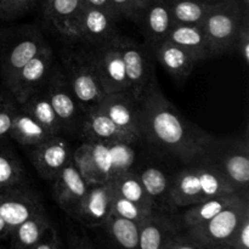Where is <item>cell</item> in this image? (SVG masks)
I'll use <instances>...</instances> for the list:
<instances>
[{
	"label": "cell",
	"mask_w": 249,
	"mask_h": 249,
	"mask_svg": "<svg viewBox=\"0 0 249 249\" xmlns=\"http://www.w3.org/2000/svg\"><path fill=\"white\" fill-rule=\"evenodd\" d=\"M99 107L118 128L135 140L142 138L140 102L136 101L128 91L106 94Z\"/></svg>",
	"instance_id": "obj_14"
},
{
	"label": "cell",
	"mask_w": 249,
	"mask_h": 249,
	"mask_svg": "<svg viewBox=\"0 0 249 249\" xmlns=\"http://www.w3.org/2000/svg\"><path fill=\"white\" fill-rule=\"evenodd\" d=\"M4 21V15H2V7H1V0H0V22Z\"/></svg>",
	"instance_id": "obj_46"
},
{
	"label": "cell",
	"mask_w": 249,
	"mask_h": 249,
	"mask_svg": "<svg viewBox=\"0 0 249 249\" xmlns=\"http://www.w3.org/2000/svg\"><path fill=\"white\" fill-rule=\"evenodd\" d=\"M5 33H6L5 29H1V31H0V49H1V43H2V39H4L5 36Z\"/></svg>",
	"instance_id": "obj_45"
},
{
	"label": "cell",
	"mask_w": 249,
	"mask_h": 249,
	"mask_svg": "<svg viewBox=\"0 0 249 249\" xmlns=\"http://www.w3.org/2000/svg\"><path fill=\"white\" fill-rule=\"evenodd\" d=\"M0 249H4V248H2V247H0Z\"/></svg>",
	"instance_id": "obj_47"
},
{
	"label": "cell",
	"mask_w": 249,
	"mask_h": 249,
	"mask_svg": "<svg viewBox=\"0 0 249 249\" xmlns=\"http://www.w3.org/2000/svg\"><path fill=\"white\" fill-rule=\"evenodd\" d=\"M165 249H203L201 246L197 245L195 241H192L189 236H182L181 233H178L165 247Z\"/></svg>",
	"instance_id": "obj_41"
},
{
	"label": "cell",
	"mask_w": 249,
	"mask_h": 249,
	"mask_svg": "<svg viewBox=\"0 0 249 249\" xmlns=\"http://www.w3.org/2000/svg\"><path fill=\"white\" fill-rule=\"evenodd\" d=\"M121 51L125 67L128 92L140 102L143 95L155 87V68L146 48L128 36H121Z\"/></svg>",
	"instance_id": "obj_9"
},
{
	"label": "cell",
	"mask_w": 249,
	"mask_h": 249,
	"mask_svg": "<svg viewBox=\"0 0 249 249\" xmlns=\"http://www.w3.org/2000/svg\"><path fill=\"white\" fill-rule=\"evenodd\" d=\"M112 214V185H91L73 213L74 218L87 228H101Z\"/></svg>",
	"instance_id": "obj_15"
},
{
	"label": "cell",
	"mask_w": 249,
	"mask_h": 249,
	"mask_svg": "<svg viewBox=\"0 0 249 249\" xmlns=\"http://www.w3.org/2000/svg\"><path fill=\"white\" fill-rule=\"evenodd\" d=\"M136 174H138L140 181L142 182L146 194L155 203L156 211L170 214L177 208L173 203L172 194H170L172 182H169L162 170L148 167Z\"/></svg>",
	"instance_id": "obj_25"
},
{
	"label": "cell",
	"mask_w": 249,
	"mask_h": 249,
	"mask_svg": "<svg viewBox=\"0 0 249 249\" xmlns=\"http://www.w3.org/2000/svg\"><path fill=\"white\" fill-rule=\"evenodd\" d=\"M55 201L63 212L72 216L80 201L89 190L90 185L85 181L74 160H72L63 167L60 174L55 178Z\"/></svg>",
	"instance_id": "obj_17"
},
{
	"label": "cell",
	"mask_w": 249,
	"mask_h": 249,
	"mask_svg": "<svg viewBox=\"0 0 249 249\" xmlns=\"http://www.w3.org/2000/svg\"><path fill=\"white\" fill-rule=\"evenodd\" d=\"M90 50L105 94L128 91L125 67L121 51V36L96 48H90Z\"/></svg>",
	"instance_id": "obj_10"
},
{
	"label": "cell",
	"mask_w": 249,
	"mask_h": 249,
	"mask_svg": "<svg viewBox=\"0 0 249 249\" xmlns=\"http://www.w3.org/2000/svg\"><path fill=\"white\" fill-rule=\"evenodd\" d=\"M63 73L83 114L100 106L105 97L90 48L68 51L62 56Z\"/></svg>",
	"instance_id": "obj_5"
},
{
	"label": "cell",
	"mask_w": 249,
	"mask_h": 249,
	"mask_svg": "<svg viewBox=\"0 0 249 249\" xmlns=\"http://www.w3.org/2000/svg\"><path fill=\"white\" fill-rule=\"evenodd\" d=\"M44 90L57 116L62 133L73 135L82 126L84 114L71 90L62 68L53 65Z\"/></svg>",
	"instance_id": "obj_8"
},
{
	"label": "cell",
	"mask_w": 249,
	"mask_h": 249,
	"mask_svg": "<svg viewBox=\"0 0 249 249\" xmlns=\"http://www.w3.org/2000/svg\"><path fill=\"white\" fill-rule=\"evenodd\" d=\"M70 143L61 135L53 136L38 147L32 148L34 168L43 179L55 180L66 164L72 160Z\"/></svg>",
	"instance_id": "obj_16"
},
{
	"label": "cell",
	"mask_w": 249,
	"mask_h": 249,
	"mask_svg": "<svg viewBox=\"0 0 249 249\" xmlns=\"http://www.w3.org/2000/svg\"><path fill=\"white\" fill-rule=\"evenodd\" d=\"M142 136L185 163H198L211 134L190 123L157 84L140 100Z\"/></svg>",
	"instance_id": "obj_1"
},
{
	"label": "cell",
	"mask_w": 249,
	"mask_h": 249,
	"mask_svg": "<svg viewBox=\"0 0 249 249\" xmlns=\"http://www.w3.org/2000/svg\"><path fill=\"white\" fill-rule=\"evenodd\" d=\"M53 67V51L49 45L41 49L14 77L6 88L18 105L44 88Z\"/></svg>",
	"instance_id": "obj_11"
},
{
	"label": "cell",
	"mask_w": 249,
	"mask_h": 249,
	"mask_svg": "<svg viewBox=\"0 0 249 249\" xmlns=\"http://www.w3.org/2000/svg\"><path fill=\"white\" fill-rule=\"evenodd\" d=\"M175 23L199 24L218 0H169Z\"/></svg>",
	"instance_id": "obj_31"
},
{
	"label": "cell",
	"mask_w": 249,
	"mask_h": 249,
	"mask_svg": "<svg viewBox=\"0 0 249 249\" xmlns=\"http://www.w3.org/2000/svg\"><path fill=\"white\" fill-rule=\"evenodd\" d=\"M83 0H45V14L53 28L66 39L74 40Z\"/></svg>",
	"instance_id": "obj_21"
},
{
	"label": "cell",
	"mask_w": 249,
	"mask_h": 249,
	"mask_svg": "<svg viewBox=\"0 0 249 249\" xmlns=\"http://www.w3.org/2000/svg\"><path fill=\"white\" fill-rule=\"evenodd\" d=\"M170 194L173 203L179 208L240 192L218 169L206 163H197L178 173L172 182Z\"/></svg>",
	"instance_id": "obj_2"
},
{
	"label": "cell",
	"mask_w": 249,
	"mask_h": 249,
	"mask_svg": "<svg viewBox=\"0 0 249 249\" xmlns=\"http://www.w3.org/2000/svg\"><path fill=\"white\" fill-rule=\"evenodd\" d=\"M68 249H96L87 233L70 228L68 231Z\"/></svg>",
	"instance_id": "obj_40"
},
{
	"label": "cell",
	"mask_w": 249,
	"mask_h": 249,
	"mask_svg": "<svg viewBox=\"0 0 249 249\" xmlns=\"http://www.w3.org/2000/svg\"><path fill=\"white\" fill-rule=\"evenodd\" d=\"M50 225L45 211L31 216L10 231V249H33Z\"/></svg>",
	"instance_id": "obj_26"
},
{
	"label": "cell",
	"mask_w": 249,
	"mask_h": 249,
	"mask_svg": "<svg viewBox=\"0 0 249 249\" xmlns=\"http://www.w3.org/2000/svg\"><path fill=\"white\" fill-rule=\"evenodd\" d=\"M119 36L116 28V18L102 10L84 5L74 31V40L96 48Z\"/></svg>",
	"instance_id": "obj_13"
},
{
	"label": "cell",
	"mask_w": 249,
	"mask_h": 249,
	"mask_svg": "<svg viewBox=\"0 0 249 249\" xmlns=\"http://www.w3.org/2000/svg\"><path fill=\"white\" fill-rule=\"evenodd\" d=\"M230 249H249V214L242 219L238 225L231 240Z\"/></svg>",
	"instance_id": "obj_37"
},
{
	"label": "cell",
	"mask_w": 249,
	"mask_h": 249,
	"mask_svg": "<svg viewBox=\"0 0 249 249\" xmlns=\"http://www.w3.org/2000/svg\"><path fill=\"white\" fill-rule=\"evenodd\" d=\"M10 235V228L6 225V223L4 221V219L0 215V240H4L7 238Z\"/></svg>",
	"instance_id": "obj_43"
},
{
	"label": "cell",
	"mask_w": 249,
	"mask_h": 249,
	"mask_svg": "<svg viewBox=\"0 0 249 249\" xmlns=\"http://www.w3.org/2000/svg\"><path fill=\"white\" fill-rule=\"evenodd\" d=\"M247 214L249 198L242 197L207 223L187 229V236L203 249H230L231 240Z\"/></svg>",
	"instance_id": "obj_6"
},
{
	"label": "cell",
	"mask_w": 249,
	"mask_h": 249,
	"mask_svg": "<svg viewBox=\"0 0 249 249\" xmlns=\"http://www.w3.org/2000/svg\"><path fill=\"white\" fill-rule=\"evenodd\" d=\"M156 58L163 68L172 75L174 79H186L194 71L197 61L185 50L173 41L163 40L155 48Z\"/></svg>",
	"instance_id": "obj_23"
},
{
	"label": "cell",
	"mask_w": 249,
	"mask_h": 249,
	"mask_svg": "<svg viewBox=\"0 0 249 249\" xmlns=\"http://www.w3.org/2000/svg\"><path fill=\"white\" fill-rule=\"evenodd\" d=\"M22 106L39 122L43 124L45 128H48L53 135H61L62 134V128L58 122L57 116L51 106L50 101L48 99L44 88L34 92L28 100L22 104Z\"/></svg>",
	"instance_id": "obj_30"
},
{
	"label": "cell",
	"mask_w": 249,
	"mask_h": 249,
	"mask_svg": "<svg viewBox=\"0 0 249 249\" xmlns=\"http://www.w3.org/2000/svg\"><path fill=\"white\" fill-rule=\"evenodd\" d=\"M53 136L56 135H53L43 124L39 123L22 105H18L10 130V138L21 145L34 148L40 146Z\"/></svg>",
	"instance_id": "obj_22"
},
{
	"label": "cell",
	"mask_w": 249,
	"mask_h": 249,
	"mask_svg": "<svg viewBox=\"0 0 249 249\" xmlns=\"http://www.w3.org/2000/svg\"><path fill=\"white\" fill-rule=\"evenodd\" d=\"M83 4L87 5V6H92L102 10V11L107 12L116 19L121 17V15L117 11L116 6H114L111 0H83Z\"/></svg>",
	"instance_id": "obj_42"
},
{
	"label": "cell",
	"mask_w": 249,
	"mask_h": 249,
	"mask_svg": "<svg viewBox=\"0 0 249 249\" xmlns=\"http://www.w3.org/2000/svg\"><path fill=\"white\" fill-rule=\"evenodd\" d=\"M167 39L184 48L197 62L213 57L206 34L199 24L174 23Z\"/></svg>",
	"instance_id": "obj_24"
},
{
	"label": "cell",
	"mask_w": 249,
	"mask_h": 249,
	"mask_svg": "<svg viewBox=\"0 0 249 249\" xmlns=\"http://www.w3.org/2000/svg\"><path fill=\"white\" fill-rule=\"evenodd\" d=\"M111 1L113 2L121 17H125V18L133 19L135 22H140L141 11L136 6L134 0H111Z\"/></svg>",
	"instance_id": "obj_38"
},
{
	"label": "cell",
	"mask_w": 249,
	"mask_h": 249,
	"mask_svg": "<svg viewBox=\"0 0 249 249\" xmlns=\"http://www.w3.org/2000/svg\"><path fill=\"white\" fill-rule=\"evenodd\" d=\"M139 23H141L147 44L155 49L167 39L175 23L169 0H151L141 14Z\"/></svg>",
	"instance_id": "obj_18"
},
{
	"label": "cell",
	"mask_w": 249,
	"mask_h": 249,
	"mask_svg": "<svg viewBox=\"0 0 249 249\" xmlns=\"http://www.w3.org/2000/svg\"><path fill=\"white\" fill-rule=\"evenodd\" d=\"M101 228L106 231L108 249H140L136 223L111 214Z\"/></svg>",
	"instance_id": "obj_27"
},
{
	"label": "cell",
	"mask_w": 249,
	"mask_h": 249,
	"mask_svg": "<svg viewBox=\"0 0 249 249\" xmlns=\"http://www.w3.org/2000/svg\"><path fill=\"white\" fill-rule=\"evenodd\" d=\"M36 0H1L4 21H10L28 12Z\"/></svg>",
	"instance_id": "obj_35"
},
{
	"label": "cell",
	"mask_w": 249,
	"mask_h": 249,
	"mask_svg": "<svg viewBox=\"0 0 249 249\" xmlns=\"http://www.w3.org/2000/svg\"><path fill=\"white\" fill-rule=\"evenodd\" d=\"M43 211L39 197L24 182L0 189V215L10 231Z\"/></svg>",
	"instance_id": "obj_12"
},
{
	"label": "cell",
	"mask_w": 249,
	"mask_h": 249,
	"mask_svg": "<svg viewBox=\"0 0 249 249\" xmlns=\"http://www.w3.org/2000/svg\"><path fill=\"white\" fill-rule=\"evenodd\" d=\"M112 214L140 225L151 213H146L135 203L124 198L112 186Z\"/></svg>",
	"instance_id": "obj_33"
},
{
	"label": "cell",
	"mask_w": 249,
	"mask_h": 249,
	"mask_svg": "<svg viewBox=\"0 0 249 249\" xmlns=\"http://www.w3.org/2000/svg\"><path fill=\"white\" fill-rule=\"evenodd\" d=\"M109 182H111L113 189L121 196L135 203L136 206L140 207L146 213L157 212L156 211L155 203L148 197V195L146 194L145 189L142 186V182L140 181L136 173L129 170V172L119 175V177H117L116 179Z\"/></svg>",
	"instance_id": "obj_29"
},
{
	"label": "cell",
	"mask_w": 249,
	"mask_h": 249,
	"mask_svg": "<svg viewBox=\"0 0 249 249\" xmlns=\"http://www.w3.org/2000/svg\"><path fill=\"white\" fill-rule=\"evenodd\" d=\"M242 197L248 196H245V195L241 194H233L228 195V196L214 197V198L207 199V201L201 202V203L190 206V208L185 212L184 218H182L185 228L189 229L192 228V226L201 225V224L207 223L212 218H214L216 214L220 213L221 211L228 208L231 204L236 203Z\"/></svg>",
	"instance_id": "obj_28"
},
{
	"label": "cell",
	"mask_w": 249,
	"mask_h": 249,
	"mask_svg": "<svg viewBox=\"0 0 249 249\" xmlns=\"http://www.w3.org/2000/svg\"><path fill=\"white\" fill-rule=\"evenodd\" d=\"M249 18L243 0H218L201 23L213 57L232 53L243 22Z\"/></svg>",
	"instance_id": "obj_4"
},
{
	"label": "cell",
	"mask_w": 249,
	"mask_h": 249,
	"mask_svg": "<svg viewBox=\"0 0 249 249\" xmlns=\"http://www.w3.org/2000/svg\"><path fill=\"white\" fill-rule=\"evenodd\" d=\"M18 104L11 92L0 91V142L10 138L12 122L16 116Z\"/></svg>",
	"instance_id": "obj_34"
},
{
	"label": "cell",
	"mask_w": 249,
	"mask_h": 249,
	"mask_svg": "<svg viewBox=\"0 0 249 249\" xmlns=\"http://www.w3.org/2000/svg\"><path fill=\"white\" fill-rule=\"evenodd\" d=\"M82 134L87 141H102V142H129L134 143L135 139L109 119V117L100 107L91 109L84 114L82 122Z\"/></svg>",
	"instance_id": "obj_20"
},
{
	"label": "cell",
	"mask_w": 249,
	"mask_h": 249,
	"mask_svg": "<svg viewBox=\"0 0 249 249\" xmlns=\"http://www.w3.org/2000/svg\"><path fill=\"white\" fill-rule=\"evenodd\" d=\"M198 163L218 169L241 195L248 196L249 146L247 139L211 135Z\"/></svg>",
	"instance_id": "obj_3"
},
{
	"label": "cell",
	"mask_w": 249,
	"mask_h": 249,
	"mask_svg": "<svg viewBox=\"0 0 249 249\" xmlns=\"http://www.w3.org/2000/svg\"><path fill=\"white\" fill-rule=\"evenodd\" d=\"M134 1H135L136 6H138L139 10L141 11V14H142V11L146 9V6L150 4L151 0H134Z\"/></svg>",
	"instance_id": "obj_44"
},
{
	"label": "cell",
	"mask_w": 249,
	"mask_h": 249,
	"mask_svg": "<svg viewBox=\"0 0 249 249\" xmlns=\"http://www.w3.org/2000/svg\"><path fill=\"white\" fill-rule=\"evenodd\" d=\"M233 51L238 53L245 65H249V18L243 22L242 27L238 32Z\"/></svg>",
	"instance_id": "obj_36"
},
{
	"label": "cell",
	"mask_w": 249,
	"mask_h": 249,
	"mask_svg": "<svg viewBox=\"0 0 249 249\" xmlns=\"http://www.w3.org/2000/svg\"><path fill=\"white\" fill-rule=\"evenodd\" d=\"M26 179L23 165L11 150L0 146V189L23 184Z\"/></svg>",
	"instance_id": "obj_32"
},
{
	"label": "cell",
	"mask_w": 249,
	"mask_h": 249,
	"mask_svg": "<svg viewBox=\"0 0 249 249\" xmlns=\"http://www.w3.org/2000/svg\"><path fill=\"white\" fill-rule=\"evenodd\" d=\"M178 233L179 226L170 214L153 212L139 225V246L140 249H165Z\"/></svg>",
	"instance_id": "obj_19"
},
{
	"label": "cell",
	"mask_w": 249,
	"mask_h": 249,
	"mask_svg": "<svg viewBox=\"0 0 249 249\" xmlns=\"http://www.w3.org/2000/svg\"><path fill=\"white\" fill-rule=\"evenodd\" d=\"M46 45L43 34L34 26L6 31L0 49V71L6 88L16 73Z\"/></svg>",
	"instance_id": "obj_7"
},
{
	"label": "cell",
	"mask_w": 249,
	"mask_h": 249,
	"mask_svg": "<svg viewBox=\"0 0 249 249\" xmlns=\"http://www.w3.org/2000/svg\"><path fill=\"white\" fill-rule=\"evenodd\" d=\"M33 249H63L62 241H61L57 230L53 225L49 226L44 232L43 237Z\"/></svg>",
	"instance_id": "obj_39"
}]
</instances>
